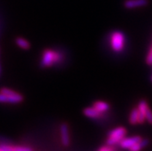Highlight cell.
Returning a JSON list of instances; mask_svg holds the SVG:
<instances>
[{"instance_id":"1","label":"cell","mask_w":152,"mask_h":151,"mask_svg":"<svg viewBox=\"0 0 152 151\" xmlns=\"http://www.w3.org/2000/svg\"><path fill=\"white\" fill-rule=\"evenodd\" d=\"M64 60V54L60 50L54 49H45L40 57V67L50 68L57 66Z\"/></svg>"},{"instance_id":"2","label":"cell","mask_w":152,"mask_h":151,"mask_svg":"<svg viewBox=\"0 0 152 151\" xmlns=\"http://www.w3.org/2000/svg\"><path fill=\"white\" fill-rule=\"evenodd\" d=\"M23 101V96L12 89L3 87L0 89V103L17 104Z\"/></svg>"},{"instance_id":"3","label":"cell","mask_w":152,"mask_h":151,"mask_svg":"<svg viewBox=\"0 0 152 151\" xmlns=\"http://www.w3.org/2000/svg\"><path fill=\"white\" fill-rule=\"evenodd\" d=\"M109 40L110 49L116 53H120L125 49L126 37L121 31H114L110 34Z\"/></svg>"},{"instance_id":"4","label":"cell","mask_w":152,"mask_h":151,"mask_svg":"<svg viewBox=\"0 0 152 151\" xmlns=\"http://www.w3.org/2000/svg\"><path fill=\"white\" fill-rule=\"evenodd\" d=\"M127 133V129L124 126H118L116 128L112 129L107 133L106 144L112 147L118 144L119 145L120 143L126 137Z\"/></svg>"},{"instance_id":"5","label":"cell","mask_w":152,"mask_h":151,"mask_svg":"<svg viewBox=\"0 0 152 151\" xmlns=\"http://www.w3.org/2000/svg\"><path fill=\"white\" fill-rule=\"evenodd\" d=\"M60 141L64 147H69L70 145V133L69 127L66 123H62L60 126Z\"/></svg>"},{"instance_id":"6","label":"cell","mask_w":152,"mask_h":151,"mask_svg":"<svg viewBox=\"0 0 152 151\" xmlns=\"http://www.w3.org/2000/svg\"><path fill=\"white\" fill-rule=\"evenodd\" d=\"M143 138L141 137L140 136H128V137H125L120 143L119 146L122 149L124 150H129L130 148L132 147L134 145L139 143L142 140Z\"/></svg>"},{"instance_id":"7","label":"cell","mask_w":152,"mask_h":151,"mask_svg":"<svg viewBox=\"0 0 152 151\" xmlns=\"http://www.w3.org/2000/svg\"><path fill=\"white\" fill-rule=\"evenodd\" d=\"M83 113L85 117L87 118L93 119V120H100V119L104 117V113L99 112L97 109H96L94 107L91 106V107H86L83 109Z\"/></svg>"},{"instance_id":"8","label":"cell","mask_w":152,"mask_h":151,"mask_svg":"<svg viewBox=\"0 0 152 151\" xmlns=\"http://www.w3.org/2000/svg\"><path fill=\"white\" fill-rule=\"evenodd\" d=\"M137 107L140 114V124H143L146 121V113L149 108L148 103L145 100H141L139 101Z\"/></svg>"},{"instance_id":"9","label":"cell","mask_w":152,"mask_h":151,"mask_svg":"<svg viewBox=\"0 0 152 151\" xmlns=\"http://www.w3.org/2000/svg\"><path fill=\"white\" fill-rule=\"evenodd\" d=\"M148 3V0H125L124 6L127 9H133L137 8L144 7Z\"/></svg>"},{"instance_id":"10","label":"cell","mask_w":152,"mask_h":151,"mask_svg":"<svg viewBox=\"0 0 152 151\" xmlns=\"http://www.w3.org/2000/svg\"><path fill=\"white\" fill-rule=\"evenodd\" d=\"M92 106L99 112L104 113V114H106V113H107L110 109V104L104 100H96L93 103Z\"/></svg>"},{"instance_id":"11","label":"cell","mask_w":152,"mask_h":151,"mask_svg":"<svg viewBox=\"0 0 152 151\" xmlns=\"http://www.w3.org/2000/svg\"><path fill=\"white\" fill-rule=\"evenodd\" d=\"M128 120H129L130 124L131 125L140 124V114H139V111L137 107H134L131 110Z\"/></svg>"},{"instance_id":"12","label":"cell","mask_w":152,"mask_h":151,"mask_svg":"<svg viewBox=\"0 0 152 151\" xmlns=\"http://www.w3.org/2000/svg\"><path fill=\"white\" fill-rule=\"evenodd\" d=\"M15 44L17 45L19 48L24 50H29L31 47V45L29 41L23 37H17L15 39Z\"/></svg>"},{"instance_id":"13","label":"cell","mask_w":152,"mask_h":151,"mask_svg":"<svg viewBox=\"0 0 152 151\" xmlns=\"http://www.w3.org/2000/svg\"><path fill=\"white\" fill-rule=\"evenodd\" d=\"M149 140H147V139H142L141 141L136 144L135 145H134L132 147L130 148L128 150L129 151H141V150H143L145 147L148 145Z\"/></svg>"},{"instance_id":"14","label":"cell","mask_w":152,"mask_h":151,"mask_svg":"<svg viewBox=\"0 0 152 151\" xmlns=\"http://www.w3.org/2000/svg\"><path fill=\"white\" fill-rule=\"evenodd\" d=\"M146 63L149 66H152V45L149 49L146 55Z\"/></svg>"},{"instance_id":"15","label":"cell","mask_w":152,"mask_h":151,"mask_svg":"<svg viewBox=\"0 0 152 151\" xmlns=\"http://www.w3.org/2000/svg\"><path fill=\"white\" fill-rule=\"evenodd\" d=\"M146 121L150 124H152V110L150 107L148 108L146 113Z\"/></svg>"},{"instance_id":"16","label":"cell","mask_w":152,"mask_h":151,"mask_svg":"<svg viewBox=\"0 0 152 151\" xmlns=\"http://www.w3.org/2000/svg\"><path fill=\"white\" fill-rule=\"evenodd\" d=\"M97 151H115V150H114V147L106 144V145L100 147Z\"/></svg>"},{"instance_id":"17","label":"cell","mask_w":152,"mask_h":151,"mask_svg":"<svg viewBox=\"0 0 152 151\" xmlns=\"http://www.w3.org/2000/svg\"><path fill=\"white\" fill-rule=\"evenodd\" d=\"M0 73H1V68H0Z\"/></svg>"},{"instance_id":"18","label":"cell","mask_w":152,"mask_h":151,"mask_svg":"<svg viewBox=\"0 0 152 151\" xmlns=\"http://www.w3.org/2000/svg\"><path fill=\"white\" fill-rule=\"evenodd\" d=\"M151 82H152V76H151Z\"/></svg>"}]
</instances>
